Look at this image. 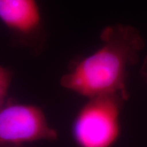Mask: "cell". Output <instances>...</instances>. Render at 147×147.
Returning a JSON list of instances; mask_svg holds the SVG:
<instances>
[{"instance_id": "cell-1", "label": "cell", "mask_w": 147, "mask_h": 147, "mask_svg": "<svg viewBox=\"0 0 147 147\" xmlns=\"http://www.w3.org/2000/svg\"><path fill=\"white\" fill-rule=\"evenodd\" d=\"M100 38L95 52L71 61L60 84L87 99L120 96L127 100L129 71L138 62L145 40L135 27L123 24L105 27Z\"/></svg>"}, {"instance_id": "cell-2", "label": "cell", "mask_w": 147, "mask_h": 147, "mask_svg": "<svg viewBox=\"0 0 147 147\" xmlns=\"http://www.w3.org/2000/svg\"><path fill=\"white\" fill-rule=\"evenodd\" d=\"M127 100L120 96L88 99L72 124V137L78 147H113L121 132V113Z\"/></svg>"}, {"instance_id": "cell-3", "label": "cell", "mask_w": 147, "mask_h": 147, "mask_svg": "<svg viewBox=\"0 0 147 147\" xmlns=\"http://www.w3.org/2000/svg\"><path fill=\"white\" fill-rule=\"evenodd\" d=\"M57 137L40 107L9 98L0 108V147H26Z\"/></svg>"}, {"instance_id": "cell-4", "label": "cell", "mask_w": 147, "mask_h": 147, "mask_svg": "<svg viewBox=\"0 0 147 147\" xmlns=\"http://www.w3.org/2000/svg\"><path fill=\"white\" fill-rule=\"evenodd\" d=\"M0 21L12 42L40 55L47 44V32L37 0H0Z\"/></svg>"}, {"instance_id": "cell-5", "label": "cell", "mask_w": 147, "mask_h": 147, "mask_svg": "<svg viewBox=\"0 0 147 147\" xmlns=\"http://www.w3.org/2000/svg\"><path fill=\"white\" fill-rule=\"evenodd\" d=\"M12 79V73L10 69L0 66V108L9 99L8 90Z\"/></svg>"}, {"instance_id": "cell-6", "label": "cell", "mask_w": 147, "mask_h": 147, "mask_svg": "<svg viewBox=\"0 0 147 147\" xmlns=\"http://www.w3.org/2000/svg\"><path fill=\"white\" fill-rule=\"evenodd\" d=\"M140 73H141L142 79H144V81L147 84V56L143 61V63H142V67L140 69Z\"/></svg>"}]
</instances>
